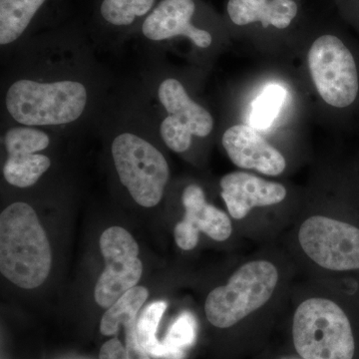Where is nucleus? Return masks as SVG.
<instances>
[{
	"instance_id": "10",
	"label": "nucleus",
	"mask_w": 359,
	"mask_h": 359,
	"mask_svg": "<svg viewBox=\"0 0 359 359\" xmlns=\"http://www.w3.org/2000/svg\"><path fill=\"white\" fill-rule=\"evenodd\" d=\"M51 145L50 134L43 128L16 124L6 130L4 146L6 152L4 179L18 188L36 184L51 167V159L43 154Z\"/></svg>"
},
{
	"instance_id": "14",
	"label": "nucleus",
	"mask_w": 359,
	"mask_h": 359,
	"mask_svg": "<svg viewBox=\"0 0 359 359\" xmlns=\"http://www.w3.org/2000/svg\"><path fill=\"white\" fill-rule=\"evenodd\" d=\"M219 186L228 211L236 219L245 218L254 208L280 204L287 197V189L282 184L245 172L224 175Z\"/></svg>"
},
{
	"instance_id": "19",
	"label": "nucleus",
	"mask_w": 359,
	"mask_h": 359,
	"mask_svg": "<svg viewBox=\"0 0 359 359\" xmlns=\"http://www.w3.org/2000/svg\"><path fill=\"white\" fill-rule=\"evenodd\" d=\"M287 91L278 84H271L263 90L252 103L250 123L255 129L266 130L271 127L282 109Z\"/></svg>"
},
{
	"instance_id": "13",
	"label": "nucleus",
	"mask_w": 359,
	"mask_h": 359,
	"mask_svg": "<svg viewBox=\"0 0 359 359\" xmlns=\"http://www.w3.org/2000/svg\"><path fill=\"white\" fill-rule=\"evenodd\" d=\"M222 143L231 162L242 169L278 176L287 167L282 153L245 125H235L226 129Z\"/></svg>"
},
{
	"instance_id": "7",
	"label": "nucleus",
	"mask_w": 359,
	"mask_h": 359,
	"mask_svg": "<svg viewBox=\"0 0 359 359\" xmlns=\"http://www.w3.org/2000/svg\"><path fill=\"white\" fill-rule=\"evenodd\" d=\"M299 242L306 256L321 268L334 271L359 269V228L325 216L302 224Z\"/></svg>"
},
{
	"instance_id": "8",
	"label": "nucleus",
	"mask_w": 359,
	"mask_h": 359,
	"mask_svg": "<svg viewBox=\"0 0 359 359\" xmlns=\"http://www.w3.org/2000/svg\"><path fill=\"white\" fill-rule=\"evenodd\" d=\"M157 96L167 116L161 121L160 136L170 150L184 153L192 145L193 136H209L214 128L211 113L195 102L184 85L175 78L161 82Z\"/></svg>"
},
{
	"instance_id": "18",
	"label": "nucleus",
	"mask_w": 359,
	"mask_h": 359,
	"mask_svg": "<svg viewBox=\"0 0 359 359\" xmlns=\"http://www.w3.org/2000/svg\"><path fill=\"white\" fill-rule=\"evenodd\" d=\"M165 302H154L149 304L137 318V337L139 344L150 356L164 358V346L157 339V330L161 318L166 311Z\"/></svg>"
},
{
	"instance_id": "11",
	"label": "nucleus",
	"mask_w": 359,
	"mask_h": 359,
	"mask_svg": "<svg viewBox=\"0 0 359 359\" xmlns=\"http://www.w3.org/2000/svg\"><path fill=\"white\" fill-rule=\"evenodd\" d=\"M182 203L185 208V217L174 230L175 241L180 249H195L201 231L217 242H224L231 237L233 226L228 215L207 202L200 186H187Z\"/></svg>"
},
{
	"instance_id": "20",
	"label": "nucleus",
	"mask_w": 359,
	"mask_h": 359,
	"mask_svg": "<svg viewBox=\"0 0 359 359\" xmlns=\"http://www.w3.org/2000/svg\"><path fill=\"white\" fill-rule=\"evenodd\" d=\"M229 16L236 25L261 22L264 27L273 25L275 11L271 0H229Z\"/></svg>"
},
{
	"instance_id": "15",
	"label": "nucleus",
	"mask_w": 359,
	"mask_h": 359,
	"mask_svg": "<svg viewBox=\"0 0 359 359\" xmlns=\"http://www.w3.org/2000/svg\"><path fill=\"white\" fill-rule=\"evenodd\" d=\"M47 0H0V45L15 43L27 32Z\"/></svg>"
},
{
	"instance_id": "16",
	"label": "nucleus",
	"mask_w": 359,
	"mask_h": 359,
	"mask_svg": "<svg viewBox=\"0 0 359 359\" xmlns=\"http://www.w3.org/2000/svg\"><path fill=\"white\" fill-rule=\"evenodd\" d=\"M149 292L146 287H135L129 290L107 309L100 323V332L103 335L117 334L121 325L137 320L140 309L147 301Z\"/></svg>"
},
{
	"instance_id": "4",
	"label": "nucleus",
	"mask_w": 359,
	"mask_h": 359,
	"mask_svg": "<svg viewBox=\"0 0 359 359\" xmlns=\"http://www.w3.org/2000/svg\"><path fill=\"white\" fill-rule=\"evenodd\" d=\"M278 283V269L266 259L244 264L226 285L208 295L205 313L214 327L228 328L261 309L271 299Z\"/></svg>"
},
{
	"instance_id": "24",
	"label": "nucleus",
	"mask_w": 359,
	"mask_h": 359,
	"mask_svg": "<svg viewBox=\"0 0 359 359\" xmlns=\"http://www.w3.org/2000/svg\"><path fill=\"white\" fill-rule=\"evenodd\" d=\"M280 359H304V358H301V356H299V358H297V356H283V358H280Z\"/></svg>"
},
{
	"instance_id": "23",
	"label": "nucleus",
	"mask_w": 359,
	"mask_h": 359,
	"mask_svg": "<svg viewBox=\"0 0 359 359\" xmlns=\"http://www.w3.org/2000/svg\"><path fill=\"white\" fill-rule=\"evenodd\" d=\"M99 359H128L126 347L123 346L122 342L117 337H114L108 340L101 347Z\"/></svg>"
},
{
	"instance_id": "5",
	"label": "nucleus",
	"mask_w": 359,
	"mask_h": 359,
	"mask_svg": "<svg viewBox=\"0 0 359 359\" xmlns=\"http://www.w3.org/2000/svg\"><path fill=\"white\" fill-rule=\"evenodd\" d=\"M111 154L132 199L144 208L159 204L170 178L169 165L159 149L138 132L125 130L115 135Z\"/></svg>"
},
{
	"instance_id": "22",
	"label": "nucleus",
	"mask_w": 359,
	"mask_h": 359,
	"mask_svg": "<svg viewBox=\"0 0 359 359\" xmlns=\"http://www.w3.org/2000/svg\"><path fill=\"white\" fill-rule=\"evenodd\" d=\"M136 325L137 320H134L124 325L125 332H126L125 347H126L127 356L128 359H151L150 354L139 344Z\"/></svg>"
},
{
	"instance_id": "9",
	"label": "nucleus",
	"mask_w": 359,
	"mask_h": 359,
	"mask_svg": "<svg viewBox=\"0 0 359 359\" xmlns=\"http://www.w3.org/2000/svg\"><path fill=\"white\" fill-rule=\"evenodd\" d=\"M100 250L106 266L96 283L94 297L101 308L109 309L125 292L136 287L143 266L138 257V244L121 226H111L104 231Z\"/></svg>"
},
{
	"instance_id": "2",
	"label": "nucleus",
	"mask_w": 359,
	"mask_h": 359,
	"mask_svg": "<svg viewBox=\"0 0 359 359\" xmlns=\"http://www.w3.org/2000/svg\"><path fill=\"white\" fill-rule=\"evenodd\" d=\"M51 248L32 205L13 203L0 216V271L21 289L39 287L51 269Z\"/></svg>"
},
{
	"instance_id": "12",
	"label": "nucleus",
	"mask_w": 359,
	"mask_h": 359,
	"mask_svg": "<svg viewBox=\"0 0 359 359\" xmlns=\"http://www.w3.org/2000/svg\"><path fill=\"white\" fill-rule=\"evenodd\" d=\"M194 0H161L142 21L141 32L150 41L160 42L185 36L200 48L211 46V33L192 23Z\"/></svg>"
},
{
	"instance_id": "6",
	"label": "nucleus",
	"mask_w": 359,
	"mask_h": 359,
	"mask_svg": "<svg viewBox=\"0 0 359 359\" xmlns=\"http://www.w3.org/2000/svg\"><path fill=\"white\" fill-rule=\"evenodd\" d=\"M308 61L314 86L328 105L346 109L358 101V61L339 37H318L309 49Z\"/></svg>"
},
{
	"instance_id": "1",
	"label": "nucleus",
	"mask_w": 359,
	"mask_h": 359,
	"mask_svg": "<svg viewBox=\"0 0 359 359\" xmlns=\"http://www.w3.org/2000/svg\"><path fill=\"white\" fill-rule=\"evenodd\" d=\"M90 101L88 85L76 77H20L4 94L7 114L16 124L43 129L79 121Z\"/></svg>"
},
{
	"instance_id": "3",
	"label": "nucleus",
	"mask_w": 359,
	"mask_h": 359,
	"mask_svg": "<svg viewBox=\"0 0 359 359\" xmlns=\"http://www.w3.org/2000/svg\"><path fill=\"white\" fill-rule=\"evenodd\" d=\"M292 339L304 359H353L355 353L348 316L337 302L325 297H311L297 306Z\"/></svg>"
},
{
	"instance_id": "17",
	"label": "nucleus",
	"mask_w": 359,
	"mask_h": 359,
	"mask_svg": "<svg viewBox=\"0 0 359 359\" xmlns=\"http://www.w3.org/2000/svg\"><path fill=\"white\" fill-rule=\"evenodd\" d=\"M156 0H102L101 20L110 27L124 29L143 20L154 9Z\"/></svg>"
},
{
	"instance_id": "21",
	"label": "nucleus",
	"mask_w": 359,
	"mask_h": 359,
	"mask_svg": "<svg viewBox=\"0 0 359 359\" xmlns=\"http://www.w3.org/2000/svg\"><path fill=\"white\" fill-rule=\"evenodd\" d=\"M196 339V321L192 314H181L163 340L165 359H182L184 349L192 346Z\"/></svg>"
}]
</instances>
